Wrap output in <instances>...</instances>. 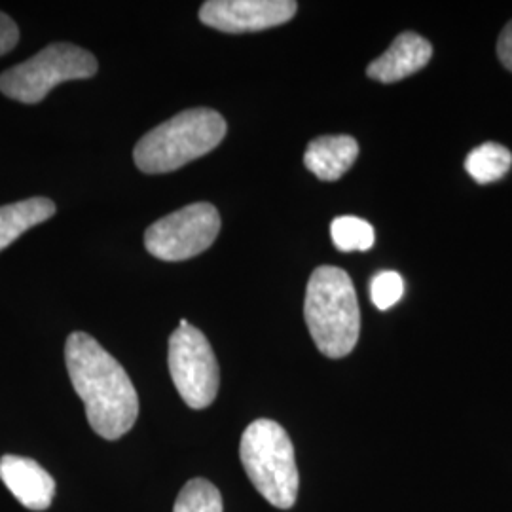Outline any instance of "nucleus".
<instances>
[{
    "label": "nucleus",
    "instance_id": "obj_1",
    "mask_svg": "<svg viewBox=\"0 0 512 512\" xmlns=\"http://www.w3.org/2000/svg\"><path fill=\"white\" fill-rule=\"evenodd\" d=\"M65 363L93 431L107 440L124 437L139 416V397L124 366L86 332L67 338Z\"/></svg>",
    "mask_w": 512,
    "mask_h": 512
},
{
    "label": "nucleus",
    "instance_id": "obj_2",
    "mask_svg": "<svg viewBox=\"0 0 512 512\" xmlns=\"http://www.w3.org/2000/svg\"><path fill=\"white\" fill-rule=\"evenodd\" d=\"M304 317L323 355L342 359L353 351L361 334V310L348 272L336 266H319L311 274Z\"/></svg>",
    "mask_w": 512,
    "mask_h": 512
},
{
    "label": "nucleus",
    "instance_id": "obj_3",
    "mask_svg": "<svg viewBox=\"0 0 512 512\" xmlns=\"http://www.w3.org/2000/svg\"><path fill=\"white\" fill-rule=\"evenodd\" d=\"M224 137L226 120L217 110H184L148 131L133 150V158L143 173H169L219 147Z\"/></svg>",
    "mask_w": 512,
    "mask_h": 512
},
{
    "label": "nucleus",
    "instance_id": "obj_4",
    "mask_svg": "<svg viewBox=\"0 0 512 512\" xmlns=\"http://www.w3.org/2000/svg\"><path fill=\"white\" fill-rule=\"evenodd\" d=\"M239 458L258 494L277 509L293 507L300 476L293 440L277 421H253L241 435Z\"/></svg>",
    "mask_w": 512,
    "mask_h": 512
},
{
    "label": "nucleus",
    "instance_id": "obj_5",
    "mask_svg": "<svg viewBox=\"0 0 512 512\" xmlns=\"http://www.w3.org/2000/svg\"><path fill=\"white\" fill-rule=\"evenodd\" d=\"M95 73L97 61L88 50L57 42L0 74V92L19 103L35 105L55 86L69 80H86Z\"/></svg>",
    "mask_w": 512,
    "mask_h": 512
},
{
    "label": "nucleus",
    "instance_id": "obj_6",
    "mask_svg": "<svg viewBox=\"0 0 512 512\" xmlns=\"http://www.w3.org/2000/svg\"><path fill=\"white\" fill-rule=\"evenodd\" d=\"M169 372L190 408L202 410L217 399L220 370L215 351L202 330L188 325L186 319L169 338Z\"/></svg>",
    "mask_w": 512,
    "mask_h": 512
},
{
    "label": "nucleus",
    "instance_id": "obj_7",
    "mask_svg": "<svg viewBox=\"0 0 512 512\" xmlns=\"http://www.w3.org/2000/svg\"><path fill=\"white\" fill-rule=\"evenodd\" d=\"M220 232V215L211 203H192L156 220L145 232L148 253L165 262H181L207 251Z\"/></svg>",
    "mask_w": 512,
    "mask_h": 512
},
{
    "label": "nucleus",
    "instance_id": "obj_8",
    "mask_svg": "<svg viewBox=\"0 0 512 512\" xmlns=\"http://www.w3.org/2000/svg\"><path fill=\"white\" fill-rule=\"evenodd\" d=\"M296 10L293 0H209L200 19L222 33H256L291 21Z\"/></svg>",
    "mask_w": 512,
    "mask_h": 512
},
{
    "label": "nucleus",
    "instance_id": "obj_9",
    "mask_svg": "<svg viewBox=\"0 0 512 512\" xmlns=\"http://www.w3.org/2000/svg\"><path fill=\"white\" fill-rule=\"evenodd\" d=\"M0 480L29 511H46L54 501L55 480L35 459L2 456Z\"/></svg>",
    "mask_w": 512,
    "mask_h": 512
},
{
    "label": "nucleus",
    "instance_id": "obj_10",
    "mask_svg": "<svg viewBox=\"0 0 512 512\" xmlns=\"http://www.w3.org/2000/svg\"><path fill=\"white\" fill-rule=\"evenodd\" d=\"M433 46L427 38L418 33L406 31L393 40V44L378 59H374L366 74L382 84H393L404 80L412 74L420 73L421 69L431 61Z\"/></svg>",
    "mask_w": 512,
    "mask_h": 512
},
{
    "label": "nucleus",
    "instance_id": "obj_11",
    "mask_svg": "<svg viewBox=\"0 0 512 512\" xmlns=\"http://www.w3.org/2000/svg\"><path fill=\"white\" fill-rule=\"evenodd\" d=\"M359 156V145L349 135H323L313 139L306 154L304 164L321 181H338L346 175L349 167Z\"/></svg>",
    "mask_w": 512,
    "mask_h": 512
},
{
    "label": "nucleus",
    "instance_id": "obj_12",
    "mask_svg": "<svg viewBox=\"0 0 512 512\" xmlns=\"http://www.w3.org/2000/svg\"><path fill=\"white\" fill-rule=\"evenodd\" d=\"M55 203L48 198H29L0 207V251L38 224L52 219Z\"/></svg>",
    "mask_w": 512,
    "mask_h": 512
},
{
    "label": "nucleus",
    "instance_id": "obj_13",
    "mask_svg": "<svg viewBox=\"0 0 512 512\" xmlns=\"http://www.w3.org/2000/svg\"><path fill=\"white\" fill-rule=\"evenodd\" d=\"M512 165V154L509 148L497 143H484L476 147L465 160L467 173L478 184H490L499 181Z\"/></svg>",
    "mask_w": 512,
    "mask_h": 512
},
{
    "label": "nucleus",
    "instance_id": "obj_14",
    "mask_svg": "<svg viewBox=\"0 0 512 512\" xmlns=\"http://www.w3.org/2000/svg\"><path fill=\"white\" fill-rule=\"evenodd\" d=\"M330 238L338 251H368L372 249L376 234L370 222L359 217H338L330 224Z\"/></svg>",
    "mask_w": 512,
    "mask_h": 512
},
{
    "label": "nucleus",
    "instance_id": "obj_15",
    "mask_svg": "<svg viewBox=\"0 0 512 512\" xmlns=\"http://www.w3.org/2000/svg\"><path fill=\"white\" fill-rule=\"evenodd\" d=\"M173 512H222V495L205 478L188 480L177 497Z\"/></svg>",
    "mask_w": 512,
    "mask_h": 512
},
{
    "label": "nucleus",
    "instance_id": "obj_16",
    "mask_svg": "<svg viewBox=\"0 0 512 512\" xmlns=\"http://www.w3.org/2000/svg\"><path fill=\"white\" fill-rule=\"evenodd\" d=\"M403 294V277L397 272L384 270V272L374 275V279L370 283V298L378 310L385 311L393 308L403 298Z\"/></svg>",
    "mask_w": 512,
    "mask_h": 512
},
{
    "label": "nucleus",
    "instance_id": "obj_17",
    "mask_svg": "<svg viewBox=\"0 0 512 512\" xmlns=\"http://www.w3.org/2000/svg\"><path fill=\"white\" fill-rule=\"evenodd\" d=\"M19 42V29L16 21L0 12V55L12 52Z\"/></svg>",
    "mask_w": 512,
    "mask_h": 512
},
{
    "label": "nucleus",
    "instance_id": "obj_18",
    "mask_svg": "<svg viewBox=\"0 0 512 512\" xmlns=\"http://www.w3.org/2000/svg\"><path fill=\"white\" fill-rule=\"evenodd\" d=\"M497 57L503 63V67L512 73V21L505 25L497 40Z\"/></svg>",
    "mask_w": 512,
    "mask_h": 512
}]
</instances>
